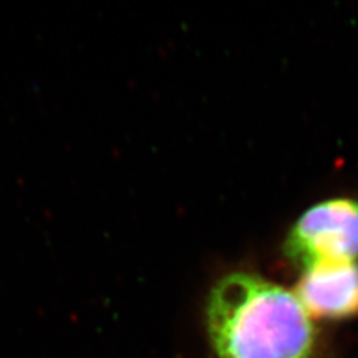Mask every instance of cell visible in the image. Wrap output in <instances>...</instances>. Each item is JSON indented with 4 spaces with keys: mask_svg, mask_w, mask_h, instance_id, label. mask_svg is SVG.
Segmentation results:
<instances>
[{
    "mask_svg": "<svg viewBox=\"0 0 358 358\" xmlns=\"http://www.w3.org/2000/svg\"><path fill=\"white\" fill-rule=\"evenodd\" d=\"M206 327L217 358H310L315 330L291 291L252 273H230L212 288Z\"/></svg>",
    "mask_w": 358,
    "mask_h": 358,
    "instance_id": "6da1fadb",
    "label": "cell"
},
{
    "mask_svg": "<svg viewBox=\"0 0 358 358\" xmlns=\"http://www.w3.org/2000/svg\"><path fill=\"white\" fill-rule=\"evenodd\" d=\"M288 259L303 268L324 262H355L358 257V203L333 199L308 209L285 242Z\"/></svg>",
    "mask_w": 358,
    "mask_h": 358,
    "instance_id": "7a4b0ae2",
    "label": "cell"
},
{
    "mask_svg": "<svg viewBox=\"0 0 358 358\" xmlns=\"http://www.w3.org/2000/svg\"><path fill=\"white\" fill-rule=\"evenodd\" d=\"M309 315L341 320L358 313V264L324 262L305 268L297 293Z\"/></svg>",
    "mask_w": 358,
    "mask_h": 358,
    "instance_id": "3957f363",
    "label": "cell"
}]
</instances>
